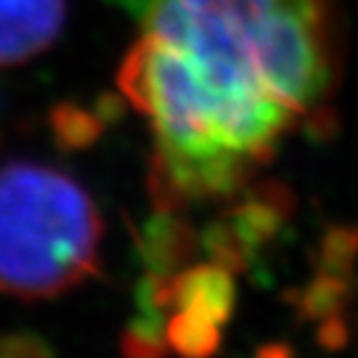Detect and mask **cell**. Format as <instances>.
<instances>
[{"instance_id": "2", "label": "cell", "mask_w": 358, "mask_h": 358, "mask_svg": "<svg viewBox=\"0 0 358 358\" xmlns=\"http://www.w3.org/2000/svg\"><path fill=\"white\" fill-rule=\"evenodd\" d=\"M103 220L72 176L40 162L0 167V292L48 300L99 273Z\"/></svg>"}, {"instance_id": "3", "label": "cell", "mask_w": 358, "mask_h": 358, "mask_svg": "<svg viewBox=\"0 0 358 358\" xmlns=\"http://www.w3.org/2000/svg\"><path fill=\"white\" fill-rule=\"evenodd\" d=\"M231 284L223 268H202L167 284L162 300H170V343L180 353H207L217 343V327L229 313Z\"/></svg>"}, {"instance_id": "4", "label": "cell", "mask_w": 358, "mask_h": 358, "mask_svg": "<svg viewBox=\"0 0 358 358\" xmlns=\"http://www.w3.org/2000/svg\"><path fill=\"white\" fill-rule=\"evenodd\" d=\"M66 0H0V69L27 64L59 40Z\"/></svg>"}, {"instance_id": "1", "label": "cell", "mask_w": 358, "mask_h": 358, "mask_svg": "<svg viewBox=\"0 0 358 358\" xmlns=\"http://www.w3.org/2000/svg\"><path fill=\"white\" fill-rule=\"evenodd\" d=\"M332 0H141L120 90L149 120L167 205L226 196L332 93Z\"/></svg>"}]
</instances>
